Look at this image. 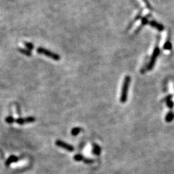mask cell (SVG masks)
<instances>
[{"mask_svg":"<svg viewBox=\"0 0 174 174\" xmlns=\"http://www.w3.org/2000/svg\"><path fill=\"white\" fill-rule=\"evenodd\" d=\"M85 158V157L83 156H82L81 154H76L73 156V160H76L77 162H79V161H83Z\"/></svg>","mask_w":174,"mask_h":174,"instance_id":"8fae6325","label":"cell"},{"mask_svg":"<svg viewBox=\"0 0 174 174\" xmlns=\"http://www.w3.org/2000/svg\"><path fill=\"white\" fill-rule=\"evenodd\" d=\"M18 51L20 52V53H23V54L25 55L26 56H32V53L30 52V50H28L26 49H23V48H18Z\"/></svg>","mask_w":174,"mask_h":174,"instance_id":"30bf717a","label":"cell"},{"mask_svg":"<svg viewBox=\"0 0 174 174\" xmlns=\"http://www.w3.org/2000/svg\"><path fill=\"white\" fill-rule=\"evenodd\" d=\"M159 49H157H157H155L154 52H153V55H152V58H151L150 62L149 65H148V70L152 69V68L153 67V65H154L155 61H156V57H157V56L159 55Z\"/></svg>","mask_w":174,"mask_h":174,"instance_id":"5b68a950","label":"cell"},{"mask_svg":"<svg viewBox=\"0 0 174 174\" xmlns=\"http://www.w3.org/2000/svg\"><path fill=\"white\" fill-rule=\"evenodd\" d=\"M37 52L39 54L45 55V56L50 57V58L55 60V61H59L60 59V56L58 54H56L54 52L50 51V50H47V49H45V48L39 47L37 49Z\"/></svg>","mask_w":174,"mask_h":174,"instance_id":"7a4b0ae2","label":"cell"},{"mask_svg":"<svg viewBox=\"0 0 174 174\" xmlns=\"http://www.w3.org/2000/svg\"><path fill=\"white\" fill-rule=\"evenodd\" d=\"M172 98H173V96H172V94H170L168 95V96H167L166 97H164V98L163 99V101H162L166 102V106H168V108L171 110L173 109L174 107V103L172 100Z\"/></svg>","mask_w":174,"mask_h":174,"instance_id":"277c9868","label":"cell"},{"mask_svg":"<svg viewBox=\"0 0 174 174\" xmlns=\"http://www.w3.org/2000/svg\"><path fill=\"white\" fill-rule=\"evenodd\" d=\"M150 25H152V26H153V27L155 28H157V29H159V30H161L163 29V27L162 25H159V24L157 23L156 22H155V21H152V22L150 23Z\"/></svg>","mask_w":174,"mask_h":174,"instance_id":"4fadbf2b","label":"cell"},{"mask_svg":"<svg viewBox=\"0 0 174 174\" xmlns=\"http://www.w3.org/2000/svg\"><path fill=\"white\" fill-rule=\"evenodd\" d=\"M92 153L96 156H99L101 153V148L97 144H93L92 146Z\"/></svg>","mask_w":174,"mask_h":174,"instance_id":"52a82bcc","label":"cell"},{"mask_svg":"<svg viewBox=\"0 0 174 174\" xmlns=\"http://www.w3.org/2000/svg\"><path fill=\"white\" fill-rule=\"evenodd\" d=\"M15 122L17 124H19V125H23V124H25V118H22V117H19V118L15 119Z\"/></svg>","mask_w":174,"mask_h":174,"instance_id":"5bb4252c","label":"cell"},{"mask_svg":"<svg viewBox=\"0 0 174 174\" xmlns=\"http://www.w3.org/2000/svg\"><path fill=\"white\" fill-rule=\"evenodd\" d=\"M5 121H6L7 123H9V124H12V123L15 122V119H14L13 117H12V116H9V117H6Z\"/></svg>","mask_w":174,"mask_h":174,"instance_id":"2e32d148","label":"cell"},{"mask_svg":"<svg viewBox=\"0 0 174 174\" xmlns=\"http://www.w3.org/2000/svg\"><path fill=\"white\" fill-rule=\"evenodd\" d=\"M55 144L57 146L60 147V148H63V149L66 150V151L69 152H72L74 150V147L71 144H68L66 142H64L61 140H56L55 142Z\"/></svg>","mask_w":174,"mask_h":174,"instance_id":"3957f363","label":"cell"},{"mask_svg":"<svg viewBox=\"0 0 174 174\" xmlns=\"http://www.w3.org/2000/svg\"><path fill=\"white\" fill-rule=\"evenodd\" d=\"M81 130H82V129L79 128V127H74V128H73L71 130L70 133L72 136H76L81 132Z\"/></svg>","mask_w":174,"mask_h":174,"instance_id":"9c48e42d","label":"cell"},{"mask_svg":"<svg viewBox=\"0 0 174 174\" xmlns=\"http://www.w3.org/2000/svg\"><path fill=\"white\" fill-rule=\"evenodd\" d=\"M25 119L26 123H32L36 121V119L34 117H33V116H29V117L25 118Z\"/></svg>","mask_w":174,"mask_h":174,"instance_id":"7c38bea8","label":"cell"},{"mask_svg":"<svg viewBox=\"0 0 174 174\" xmlns=\"http://www.w3.org/2000/svg\"><path fill=\"white\" fill-rule=\"evenodd\" d=\"M19 159V158L17 157V156H10L9 158H8L7 160H6V161L5 162V165L8 166H9L10 165V164H11L12 163H16V162L18 161Z\"/></svg>","mask_w":174,"mask_h":174,"instance_id":"8992f818","label":"cell"},{"mask_svg":"<svg viewBox=\"0 0 174 174\" xmlns=\"http://www.w3.org/2000/svg\"><path fill=\"white\" fill-rule=\"evenodd\" d=\"M83 162L85 163V164H92V163H94V160H93V159H88V158L85 157L84 158L83 160Z\"/></svg>","mask_w":174,"mask_h":174,"instance_id":"e0dca14e","label":"cell"},{"mask_svg":"<svg viewBox=\"0 0 174 174\" xmlns=\"http://www.w3.org/2000/svg\"><path fill=\"white\" fill-rule=\"evenodd\" d=\"M174 119V113L172 111H170L167 113L165 116V122L166 123H171Z\"/></svg>","mask_w":174,"mask_h":174,"instance_id":"ba28073f","label":"cell"},{"mask_svg":"<svg viewBox=\"0 0 174 174\" xmlns=\"http://www.w3.org/2000/svg\"><path fill=\"white\" fill-rule=\"evenodd\" d=\"M172 49V45H171L170 43L169 42L166 43L165 45V46H164V49H166V50H169V49Z\"/></svg>","mask_w":174,"mask_h":174,"instance_id":"ac0fdd59","label":"cell"},{"mask_svg":"<svg viewBox=\"0 0 174 174\" xmlns=\"http://www.w3.org/2000/svg\"><path fill=\"white\" fill-rule=\"evenodd\" d=\"M131 81V78L129 76H126L124 77L123 85L122 86V90L120 97V102L122 103H124L126 102L127 98H128V88H129L130 83Z\"/></svg>","mask_w":174,"mask_h":174,"instance_id":"6da1fadb","label":"cell"},{"mask_svg":"<svg viewBox=\"0 0 174 174\" xmlns=\"http://www.w3.org/2000/svg\"><path fill=\"white\" fill-rule=\"evenodd\" d=\"M24 45H25V47L26 48V49H28V50H33V49H34V46L33 44L30 43H29V42H25L24 43Z\"/></svg>","mask_w":174,"mask_h":174,"instance_id":"9a60e30c","label":"cell"}]
</instances>
